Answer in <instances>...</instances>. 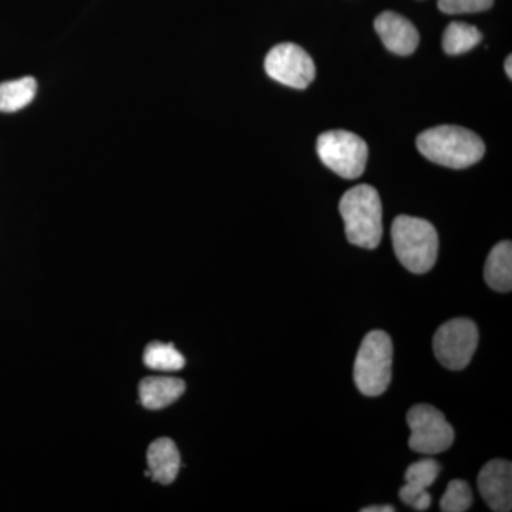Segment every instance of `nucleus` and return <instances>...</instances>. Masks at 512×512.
<instances>
[{"label":"nucleus","instance_id":"obj_1","mask_svg":"<svg viewBox=\"0 0 512 512\" xmlns=\"http://www.w3.org/2000/svg\"><path fill=\"white\" fill-rule=\"evenodd\" d=\"M350 244L365 249L379 247L383 237V208L379 192L367 184L345 192L339 204Z\"/></svg>","mask_w":512,"mask_h":512},{"label":"nucleus","instance_id":"obj_2","mask_svg":"<svg viewBox=\"0 0 512 512\" xmlns=\"http://www.w3.org/2000/svg\"><path fill=\"white\" fill-rule=\"evenodd\" d=\"M416 143L424 157L454 170L471 167L485 154L481 137L468 128L458 126L430 128L417 137Z\"/></svg>","mask_w":512,"mask_h":512},{"label":"nucleus","instance_id":"obj_3","mask_svg":"<svg viewBox=\"0 0 512 512\" xmlns=\"http://www.w3.org/2000/svg\"><path fill=\"white\" fill-rule=\"evenodd\" d=\"M394 252L400 264L421 275L436 265L439 255V234L429 221L399 215L392 225Z\"/></svg>","mask_w":512,"mask_h":512},{"label":"nucleus","instance_id":"obj_4","mask_svg":"<svg viewBox=\"0 0 512 512\" xmlns=\"http://www.w3.org/2000/svg\"><path fill=\"white\" fill-rule=\"evenodd\" d=\"M393 343L383 330H372L362 340L355 360V383L365 396L386 392L392 382Z\"/></svg>","mask_w":512,"mask_h":512},{"label":"nucleus","instance_id":"obj_5","mask_svg":"<svg viewBox=\"0 0 512 512\" xmlns=\"http://www.w3.org/2000/svg\"><path fill=\"white\" fill-rule=\"evenodd\" d=\"M316 148L322 163L340 177L355 180L365 173L369 148L362 137L345 130L326 131Z\"/></svg>","mask_w":512,"mask_h":512},{"label":"nucleus","instance_id":"obj_6","mask_svg":"<svg viewBox=\"0 0 512 512\" xmlns=\"http://www.w3.org/2000/svg\"><path fill=\"white\" fill-rule=\"evenodd\" d=\"M478 339H480V333L473 320L466 318L448 320L437 329L434 335V355L447 369H466L476 353Z\"/></svg>","mask_w":512,"mask_h":512},{"label":"nucleus","instance_id":"obj_7","mask_svg":"<svg viewBox=\"0 0 512 512\" xmlns=\"http://www.w3.org/2000/svg\"><path fill=\"white\" fill-rule=\"evenodd\" d=\"M412 436L409 446L426 456L443 453L453 446L454 430L444 414L430 404H417L407 413Z\"/></svg>","mask_w":512,"mask_h":512},{"label":"nucleus","instance_id":"obj_8","mask_svg":"<svg viewBox=\"0 0 512 512\" xmlns=\"http://www.w3.org/2000/svg\"><path fill=\"white\" fill-rule=\"evenodd\" d=\"M265 70L275 82L299 90L306 89L316 76L312 57L293 43L275 46L266 56Z\"/></svg>","mask_w":512,"mask_h":512},{"label":"nucleus","instance_id":"obj_9","mask_svg":"<svg viewBox=\"0 0 512 512\" xmlns=\"http://www.w3.org/2000/svg\"><path fill=\"white\" fill-rule=\"evenodd\" d=\"M478 490L488 507L495 512L511 511L512 464L507 460H491L481 468Z\"/></svg>","mask_w":512,"mask_h":512},{"label":"nucleus","instance_id":"obj_10","mask_svg":"<svg viewBox=\"0 0 512 512\" xmlns=\"http://www.w3.org/2000/svg\"><path fill=\"white\" fill-rule=\"evenodd\" d=\"M440 474V466L436 460L424 458L407 468L404 478L406 484L400 488V500L410 505L413 510L427 511L431 505L429 488L434 484Z\"/></svg>","mask_w":512,"mask_h":512},{"label":"nucleus","instance_id":"obj_11","mask_svg":"<svg viewBox=\"0 0 512 512\" xmlns=\"http://www.w3.org/2000/svg\"><path fill=\"white\" fill-rule=\"evenodd\" d=\"M375 29L384 46L396 55H412L419 46V32L399 13L383 12L375 20Z\"/></svg>","mask_w":512,"mask_h":512},{"label":"nucleus","instance_id":"obj_12","mask_svg":"<svg viewBox=\"0 0 512 512\" xmlns=\"http://www.w3.org/2000/svg\"><path fill=\"white\" fill-rule=\"evenodd\" d=\"M147 464V477L153 478L158 484L174 483L181 467L180 451L173 440L161 437L148 447Z\"/></svg>","mask_w":512,"mask_h":512},{"label":"nucleus","instance_id":"obj_13","mask_svg":"<svg viewBox=\"0 0 512 512\" xmlns=\"http://www.w3.org/2000/svg\"><path fill=\"white\" fill-rule=\"evenodd\" d=\"M185 392V383L177 377H146L140 383V402L148 410H161L177 402Z\"/></svg>","mask_w":512,"mask_h":512},{"label":"nucleus","instance_id":"obj_14","mask_svg":"<svg viewBox=\"0 0 512 512\" xmlns=\"http://www.w3.org/2000/svg\"><path fill=\"white\" fill-rule=\"evenodd\" d=\"M484 279L497 292H510L512 288V245L503 241L495 245L485 262Z\"/></svg>","mask_w":512,"mask_h":512},{"label":"nucleus","instance_id":"obj_15","mask_svg":"<svg viewBox=\"0 0 512 512\" xmlns=\"http://www.w3.org/2000/svg\"><path fill=\"white\" fill-rule=\"evenodd\" d=\"M36 92L37 82L33 77L0 83V111L15 113L25 109L35 99Z\"/></svg>","mask_w":512,"mask_h":512},{"label":"nucleus","instance_id":"obj_16","mask_svg":"<svg viewBox=\"0 0 512 512\" xmlns=\"http://www.w3.org/2000/svg\"><path fill=\"white\" fill-rule=\"evenodd\" d=\"M483 40L480 30L476 26L464 22H453L447 26L443 36L444 52L447 55L457 56L470 52Z\"/></svg>","mask_w":512,"mask_h":512},{"label":"nucleus","instance_id":"obj_17","mask_svg":"<svg viewBox=\"0 0 512 512\" xmlns=\"http://www.w3.org/2000/svg\"><path fill=\"white\" fill-rule=\"evenodd\" d=\"M144 363L150 369L160 372H178L185 366V359L174 345L156 342L147 346Z\"/></svg>","mask_w":512,"mask_h":512},{"label":"nucleus","instance_id":"obj_18","mask_svg":"<svg viewBox=\"0 0 512 512\" xmlns=\"http://www.w3.org/2000/svg\"><path fill=\"white\" fill-rule=\"evenodd\" d=\"M473 504L470 485L463 480H453L447 485L446 493L441 498L440 510L443 512H464Z\"/></svg>","mask_w":512,"mask_h":512},{"label":"nucleus","instance_id":"obj_19","mask_svg":"<svg viewBox=\"0 0 512 512\" xmlns=\"http://www.w3.org/2000/svg\"><path fill=\"white\" fill-rule=\"evenodd\" d=\"M494 0H439L437 6L447 15L484 12L493 6Z\"/></svg>","mask_w":512,"mask_h":512},{"label":"nucleus","instance_id":"obj_20","mask_svg":"<svg viewBox=\"0 0 512 512\" xmlns=\"http://www.w3.org/2000/svg\"><path fill=\"white\" fill-rule=\"evenodd\" d=\"M396 508L392 505H372V507L363 508L362 512H394Z\"/></svg>","mask_w":512,"mask_h":512},{"label":"nucleus","instance_id":"obj_21","mask_svg":"<svg viewBox=\"0 0 512 512\" xmlns=\"http://www.w3.org/2000/svg\"><path fill=\"white\" fill-rule=\"evenodd\" d=\"M512 57L508 56L507 59H505V72H507V76L512 79Z\"/></svg>","mask_w":512,"mask_h":512}]
</instances>
